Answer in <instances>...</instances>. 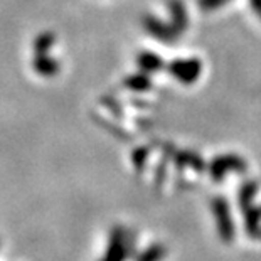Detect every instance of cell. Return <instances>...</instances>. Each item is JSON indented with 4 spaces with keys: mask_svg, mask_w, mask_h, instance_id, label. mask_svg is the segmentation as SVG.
Here are the masks:
<instances>
[{
    "mask_svg": "<svg viewBox=\"0 0 261 261\" xmlns=\"http://www.w3.org/2000/svg\"><path fill=\"white\" fill-rule=\"evenodd\" d=\"M170 73L184 85H191L201 74V61L199 59H177L170 64Z\"/></svg>",
    "mask_w": 261,
    "mask_h": 261,
    "instance_id": "1",
    "label": "cell"
},
{
    "mask_svg": "<svg viewBox=\"0 0 261 261\" xmlns=\"http://www.w3.org/2000/svg\"><path fill=\"white\" fill-rule=\"evenodd\" d=\"M244 167H246V164H244L240 157L226 155V157H218L211 164V175H213L216 180H219V179H223L229 170H243Z\"/></svg>",
    "mask_w": 261,
    "mask_h": 261,
    "instance_id": "2",
    "label": "cell"
},
{
    "mask_svg": "<svg viewBox=\"0 0 261 261\" xmlns=\"http://www.w3.org/2000/svg\"><path fill=\"white\" fill-rule=\"evenodd\" d=\"M145 27H147L148 32H152L153 36H157L159 39H162V41H172L174 36H175L174 31L169 29V27H164L159 20H155L152 17H147Z\"/></svg>",
    "mask_w": 261,
    "mask_h": 261,
    "instance_id": "3",
    "label": "cell"
},
{
    "mask_svg": "<svg viewBox=\"0 0 261 261\" xmlns=\"http://www.w3.org/2000/svg\"><path fill=\"white\" fill-rule=\"evenodd\" d=\"M138 64H140V68L143 71L150 73V71H157L162 68V59L152 53H143L138 56Z\"/></svg>",
    "mask_w": 261,
    "mask_h": 261,
    "instance_id": "4",
    "label": "cell"
},
{
    "mask_svg": "<svg viewBox=\"0 0 261 261\" xmlns=\"http://www.w3.org/2000/svg\"><path fill=\"white\" fill-rule=\"evenodd\" d=\"M126 86H130L137 91H142V90H147L150 86V81L147 80V76H133L126 81Z\"/></svg>",
    "mask_w": 261,
    "mask_h": 261,
    "instance_id": "5",
    "label": "cell"
},
{
    "mask_svg": "<svg viewBox=\"0 0 261 261\" xmlns=\"http://www.w3.org/2000/svg\"><path fill=\"white\" fill-rule=\"evenodd\" d=\"M172 5V14H174V22H175V25H179L182 27V22L186 24V12H184V9H182V5L177 2V0H174V2L170 4Z\"/></svg>",
    "mask_w": 261,
    "mask_h": 261,
    "instance_id": "6",
    "label": "cell"
},
{
    "mask_svg": "<svg viewBox=\"0 0 261 261\" xmlns=\"http://www.w3.org/2000/svg\"><path fill=\"white\" fill-rule=\"evenodd\" d=\"M224 2H227V0H199L201 7L205 9V10H211V9L219 7V5H223Z\"/></svg>",
    "mask_w": 261,
    "mask_h": 261,
    "instance_id": "7",
    "label": "cell"
}]
</instances>
